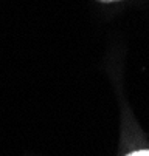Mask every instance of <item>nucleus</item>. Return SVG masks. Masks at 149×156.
<instances>
[{"instance_id": "f257e3e1", "label": "nucleus", "mask_w": 149, "mask_h": 156, "mask_svg": "<svg viewBox=\"0 0 149 156\" xmlns=\"http://www.w3.org/2000/svg\"><path fill=\"white\" fill-rule=\"evenodd\" d=\"M126 156H149V150H138V151H132Z\"/></svg>"}, {"instance_id": "f03ea898", "label": "nucleus", "mask_w": 149, "mask_h": 156, "mask_svg": "<svg viewBox=\"0 0 149 156\" xmlns=\"http://www.w3.org/2000/svg\"><path fill=\"white\" fill-rule=\"evenodd\" d=\"M101 3H115V2H121V0H98Z\"/></svg>"}]
</instances>
